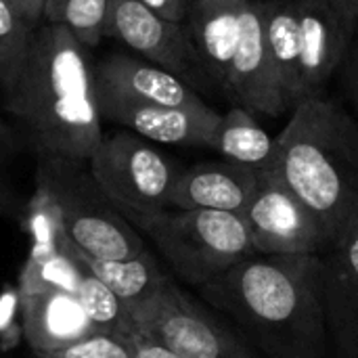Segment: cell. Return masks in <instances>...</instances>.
<instances>
[{"label": "cell", "mask_w": 358, "mask_h": 358, "mask_svg": "<svg viewBox=\"0 0 358 358\" xmlns=\"http://www.w3.org/2000/svg\"><path fill=\"white\" fill-rule=\"evenodd\" d=\"M138 231L155 243L172 271L197 289L256 254L243 218L229 212L170 208L147 218Z\"/></svg>", "instance_id": "obj_5"}, {"label": "cell", "mask_w": 358, "mask_h": 358, "mask_svg": "<svg viewBox=\"0 0 358 358\" xmlns=\"http://www.w3.org/2000/svg\"><path fill=\"white\" fill-rule=\"evenodd\" d=\"M336 6H338V10L355 25L358 27V0H331Z\"/></svg>", "instance_id": "obj_31"}, {"label": "cell", "mask_w": 358, "mask_h": 358, "mask_svg": "<svg viewBox=\"0 0 358 358\" xmlns=\"http://www.w3.org/2000/svg\"><path fill=\"white\" fill-rule=\"evenodd\" d=\"M17 302L23 340L36 357L61 352L96 334L73 294H17Z\"/></svg>", "instance_id": "obj_15"}, {"label": "cell", "mask_w": 358, "mask_h": 358, "mask_svg": "<svg viewBox=\"0 0 358 358\" xmlns=\"http://www.w3.org/2000/svg\"><path fill=\"white\" fill-rule=\"evenodd\" d=\"M65 248L90 275L105 283L128 308L138 306L151 296H155L162 289V285L170 279L149 250H143L141 254L124 260H96L76 250L69 243V239H65Z\"/></svg>", "instance_id": "obj_19"}, {"label": "cell", "mask_w": 358, "mask_h": 358, "mask_svg": "<svg viewBox=\"0 0 358 358\" xmlns=\"http://www.w3.org/2000/svg\"><path fill=\"white\" fill-rule=\"evenodd\" d=\"M88 168L105 197L136 231L147 218L170 210L182 172L151 141L126 128L103 136Z\"/></svg>", "instance_id": "obj_6"}, {"label": "cell", "mask_w": 358, "mask_h": 358, "mask_svg": "<svg viewBox=\"0 0 358 358\" xmlns=\"http://www.w3.org/2000/svg\"><path fill=\"white\" fill-rule=\"evenodd\" d=\"M120 338L126 342L132 358H180L178 355H174L172 350H168L166 346L153 342L151 338H147V336H143V334H138L134 329H128Z\"/></svg>", "instance_id": "obj_27"}, {"label": "cell", "mask_w": 358, "mask_h": 358, "mask_svg": "<svg viewBox=\"0 0 358 358\" xmlns=\"http://www.w3.org/2000/svg\"><path fill=\"white\" fill-rule=\"evenodd\" d=\"M107 36L178 78L199 69L187 25L153 13L138 0H111Z\"/></svg>", "instance_id": "obj_9"}, {"label": "cell", "mask_w": 358, "mask_h": 358, "mask_svg": "<svg viewBox=\"0 0 358 358\" xmlns=\"http://www.w3.org/2000/svg\"><path fill=\"white\" fill-rule=\"evenodd\" d=\"M76 298L80 300V304L96 334L122 336L130 329L128 306L105 283H101L94 275H90L86 268H84Z\"/></svg>", "instance_id": "obj_23"}, {"label": "cell", "mask_w": 358, "mask_h": 358, "mask_svg": "<svg viewBox=\"0 0 358 358\" xmlns=\"http://www.w3.org/2000/svg\"><path fill=\"white\" fill-rule=\"evenodd\" d=\"M212 149L222 159L252 170H273L277 162V136L273 138L254 113L237 105L222 113Z\"/></svg>", "instance_id": "obj_20"}, {"label": "cell", "mask_w": 358, "mask_h": 358, "mask_svg": "<svg viewBox=\"0 0 358 358\" xmlns=\"http://www.w3.org/2000/svg\"><path fill=\"white\" fill-rule=\"evenodd\" d=\"M99 99L143 105L199 107L206 101L172 71L130 55H109L94 63Z\"/></svg>", "instance_id": "obj_14"}, {"label": "cell", "mask_w": 358, "mask_h": 358, "mask_svg": "<svg viewBox=\"0 0 358 358\" xmlns=\"http://www.w3.org/2000/svg\"><path fill=\"white\" fill-rule=\"evenodd\" d=\"M199 292L268 358H334L321 256L254 254Z\"/></svg>", "instance_id": "obj_1"}, {"label": "cell", "mask_w": 358, "mask_h": 358, "mask_svg": "<svg viewBox=\"0 0 358 358\" xmlns=\"http://www.w3.org/2000/svg\"><path fill=\"white\" fill-rule=\"evenodd\" d=\"M348 88L352 103L358 113V40L350 46V61H348Z\"/></svg>", "instance_id": "obj_30"}, {"label": "cell", "mask_w": 358, "mask_h": 358, "mask_svg": "<svg viewBox=\"0 0 358 358\" xmlns=\"http://www.w3.org/2000/svg\"><path fill=\"white\" fill-rule=\"evenodd\" d=\"M6 136L4 132L0 130V216H6V218H17V216H23V210L25 206L19 201L17 193L10 189L8 180H6V174H4V157H6Z\"/></svg>", "instance_id": "obj_26"}, {"label": "cell", "mask_w": 358, "mask_h": 358, "mask_svg": "<svg viewBox=\"0 0 358 358\" xmlns=\"http://www.w3.org/2000/svg\"><path fill=\"white\" fill-rule=\"evenodd\" d=\"M84 268L65 248H31L21 268L17 294L67 292L78 294Z\"/></svg>", "instance_id": "obj_21"}, {"label": "cell", "mask_w": 358, "mask_h": 358, "mask_svg": "<svg viewBox=\"0 0 358 358\" xmlns=\"http://www.w3.org/2000/svg\"><path fill=\"white\" fill-rule=\"evenodd\" d=\"M36 358H132V355L120 336L94 334L71 348Z\"/></svg>", "instance_id": "obj_25"}, {"label": "cell", "mask_w": 358, "mask_h": 358, "mask_svg": "<svg viewBox=\"0 0 358 358\" xmlns=\"http://www.w3.org/2000/svg\"><path fill=\"white\" fill-rule=\"evenodd\" d=\"M222 90L233 105L254 115L279 117L289 111L268 57L260 0H250L245 6L241 38Z\"/></svg>", "instance_id": "obj_10"}, {"label": "cell", "mask_w": 358, "mask_h": 358, "mask_svg": "<svg viewBox=\"0 0 358 358\" xmlns=\"http://www.w3.org/2000/svg\"><path fill=\"white\" fill-rule=\"evenodd\" d=\"M99 107L103 120L115 122L151 143L176 147L212 149L222 120V113L208 103L199 107H166L99 99Z\"/></svg>", "instance_id": "obj_11"}, {"label": "cell", "mask_w": 358, "mask_h": 358, "mask_svg": "<svg viewBox=\"0 0 358 358\" xmlns=\"http://www.w3.org/2000/svg\"><path fill=\"white\" fill-rule=\"evenodd\" d=\"M264 40L277 82L289 111L304 101L300 67V31L294 0H260Z\"/></svg>", "instance_id": "obj_18"}, {"label": "cell", "mask_w": 358, "mask_h": 358, "mask_svg": "<svg viewBox=\"0 0 358 358\" xmlns=\"http://www.w3.org/2000/svg\"><path fill=\"white\" fill-rule=\"evenodd\" d=\"M6 109L36 155L88 162L105 136L90 48L61 25H40Z\"/></svg>", "instance_id": "obj_2"}, {"label": "cell", "mask_w": 358, "mask_h": 358, "mask_svg": "<svg viewBox=\"0 0 358 358\" xmlns=\"http://www.w3.org/2000/svg\"><path fill=\"white\" fill-rule=\"evenodd\" d=\"M334 358H358V220L321 254Z\"/></svg>", "instance_id": "obj_13"}, {"label": "cell", "mask_w": 358, "mask_h": 358, "mask_svg": "<svg viewBox=\"0 0 358 358\" xmlns=\"http://www.w3.org/2000/svg\"><path fill=\"white\" fill-rule=\"evenodd\" d=\"M138 2L170 21L185 23L195 0H138Z\"/></svg>", "instance_id": "obj_28"}, {"label": "cell", "mask_w": 358, "mask_h": 358, "mask_svg": "<svg viewBox=\"0 0 358 358\" xmlns=\"http://www.w3.org/2000/svg\"><path fill=\"white\" fill-rule=\"evenodd\" d=\"M250 0H195L185 21L199 69L224 88Z\"/></svg>", "instance_id": "obj_17"}, {"label": "cell", "mask_w": 358, "mask_h": 358, "mask_svg": "<svg viewBox=\"0 0 358 358\" xmlns=\"http://www.w3.org/2000/svg\"><path fill=\"white\" fill-rule=\"evenodd\" d=\"M241 218L254 252L262 256H321L331 245L317 214L275 170H260Z\"/></svg>", "instance_id": "obj_8"}, {"label": "cell", "mask_w": 358, "mask_h": 358, "mask_svg": "<svg viewBox=\"0 0 358 358\" xmlns=\"http://www.w3.org/2000/svg\"><path fill=\"white\" fill-rule=\"evenodd\" d=\"M130 310V329L180 358H258L222 319L193 300L172 279Z\"/></svg>", "instance_id": "obj_7"}, {"label": "cell", "mask_w": 358, "mask_h": 358, "mask_svg": "<svg viewBox=\"0 0 358 358\" xmlns=\"http://www.w3.org/2000/svg\"><path fill=\"white\" fill-rule=\"evenodd\" d=\"M111 0H44L42 21L71 31L84 46L94 48L107 36Z\"/></svg>", "instance_id": "obj_22"}, {"label": "cell", "mask_w": 358, "mask_h": 358, "mask_svg": "<svg viewBox=\"0 0 358 358\" xmlns=\"http://www.w3.org/2000/svg\"><path fill=\"white\" fill-rule=\"evenodd\" d=\"M273 170L317 214L331 243L358 220V120L334 99L294 107Z\"/></svg>", "instance_id": "obj_3"}, {"label": "cell", "mask_w": 358, "mask_h": 358, "mask_svg": "<svg viewBox=\"0 0 358 358\" xmlns=\"http://www.w3.org/2000/svg\"><path fill=\"white\" fill-rule=\"evenodd\" d=\"M300 31L304 101L321 96L325 84L346 59L355 27L331 0H294Z\"/></svg>", "instance_id": "obj_12"}, {"label": "cell", "mask_w": 358, "mask_h": 358, "mask_svg": "<svg viewBox=\"0 0 358 358\" xmlns=\"http://www.w3.org/2000/svg\"><path fill=\"white\" fill-rule=\"evenodd\" d=\"M260 180V170H252L227 159L201 162L180 172L170 208L214 210L239 214L245 210Z\"/></svg>", "instance_id": "obj_16"}, {"label": "cell", "mask_w": 358, "mask_h": 358, "mask_svg": "<svg viewBox=\"0 0 358 358\" xmlns=\"http://www.w3.org/2000/svg\"><path fill=\"white\" fill-rule=\"evenodd\" d=\"M15 10L27 19L31 25L40 27V21H42V10H44V0H8Z\"/></svg>", "instance_id": "obj_29"}, {"label": "cell", "mask_w": 358, "mask_h": 358, "mask_svg": "<svg viewBox=\"0 0 358 358\" xmlns=\"http://www.w3.org/2000/svg\"><path fill=\"white\" fill-rule=\"evenodd\" d=\"M36 29L38 27L23 19L8 0H0V88L4 92L19 78Z\"/></svg>", "instance_id": "obj_24"}, {"label": "cell", "mask_w": 358, "mask_h": 358, "mask_svg": "<svg viewBox=\"0 0 358 358\" xmlns=\"http://www.w3.org/2000/svg\"><path fill=\"white\" fill-rule=\"evenodd\" d=\"M36 191L52 201L65 237L82 254L124 260L147 250L138 231L105 197L88 162L38 155Z\"/></svg>", "instance_id": "obj_4"}]
</instances>
